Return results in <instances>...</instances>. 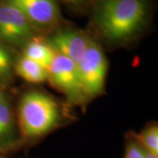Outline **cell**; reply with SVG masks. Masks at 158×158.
Segmentation results:
<instances>
[{"label":"cell","mask_w":158,"mask_h":158,"mask_svg":"<svg viewBox=\"0 0 158 158\" xmlns=\"http://www.w3.org/2000/svg\"><path fill=\"white\" fill-rule=\"evenodd\" d=\"M18 118L24 138L40 137L56 126L60 118L59 106L54 98L44 92L27 91L19 100Z\"/></svg>","instance_id":"obj_2"},{"label":"cell","mask_w":158,"mask_h":158,"mask_svg":"<svg viewBox=\"0 0 158 158\" xmlns=\"http://www.w3.org/2000/svg\"><path fill=\"white\" fill-rule=\"evenodd\" d=\"M135 138L146 150L158 156V128L156 125L148 126Z\"/></svg>","instance_id":"obj_11"},{"label":"cell","mask_w":158,"mask_h":158,"mask_svg":"<svg viewBox=\"0 0 158 158\" xmlns=\"http://www.w3.org/2000/svg\"><path fill=\"white\" fill-rule=\"evenodd\" d=\"M55 55L56 51L48 43L37 39H33L30 40L25 45L23 56L28 58L48 69Z\"/></svg>","instance_id":"obj_8"},{"label":"cell","mask_w":158,"mask_h":158,"mask_svg":"<svg viewBox=\"0 0 158 158\" xmlns=\"http://www.w3.org/2000/svg\"><path fill=\"white\" fill-rule=\"evenodd\" d=\"M77 65L86 98L101 94L107 72V62L101 48L90 40L84 56Z\"/></svg>","instance_id":"obj_3"},{"label":"cell","mask_w":158,"mask_h":158,"mask_svg":"<svg viewBox=\"0 0 158 158\" xmlns=\"http://www.w3.org/2000/svg\"><path fill=\"white\" fill-rule=\"evenodd\" d=\"M33 34L31 23L15 6L0 5V38L13 45L27 44Z\"/></svg>","instance_id":"obj_5"},{"label":"cell","mask_w":158,"mask_h":158,"mask_svg":"<svg viewBox=\"0 0 158 158\" xmlns=\"http://www.w3.org/2000/svg\"><path fill=\"white\" fill-rule=\"evenodd\" d=\"M125 158H144V148L135 137L127 141L126 145Z\"/></svg>","instance_id":"obj_13"},{"label":"cell","mask_w":158,"mask_h":158,"mask_svg":"<svg viewBox=\"0 0 158 158\" xmlns=\"http://www.w3.org/2000/svg\"><path fill=\"white\" fill-rule=\"evenodd\" d=\"M12 71V61L10 54L0 44V78H10Z\"/></svg>","instance_id":"obj_12"},{"label":"cell","mask_w":158,"mask_h":158,"mask_svg":"<svg viewBox=\"0 0 158 158\" xmlns=\"http://www.w3.org/2000/svg\"><path fill=\"white\" fill-rule=\"evenodd\" d=\"M146 0H102L96 11V22L103 35L121 42L135 35L147 17Z\"/></svg>","instance_id":"obj_1"},{"label":"cell","mask_w":158,"mask_h":158,"mask_svg":"<svg viewBox=\"0 0 158 158\" xmlns=\"http://www.w3.org/2000/svg\"><path fill=\"white\" fill-rule=\"evenodd\" d=\"M76 1H78V0H76Z\"/></svg>","instance_id":"obj_17"},{"label":"cell","mask_w":158,"mask_h":158,"mask_svg":"<svg viewBox=\"0 0 158 158\" xmlns=\"http://www.w3.org/2000/svg\"><path fill=\"white\" fill-rule=\"evenodd\" d=\"M16 73L27 82L39 84L48 80V69L25 56H21L15 64Z\"/></svg>","instance_id":"obj_10"},{"label":"cell","mask_w":158,"mask_h":158,"mask_svg":"<svg viewBox=\"0 0 158 158\" xmlns=\"http://www.w3.org/2000/svg\"><path fill=\"white\" fill-rule=\"evenodd\" d=\"M48 80L73 104H80L86 98L77 65L68 57L56 53L48 69Z\"/></svg>","instance_id":"obj_4"},{"label":"cell","mask_w":158,"mask_h":158,"mask_svg":"<svg viewBox=\"0 0 158 158\" xmlns=\"http://www.w3.org/2000/svg\"><path fill=\"white\" fill-rule=\"evenodd\" d=\"M0 158H6L4 156H2V155H0Z\"/></svg>","instance_id":"obj_15"},{"label":"cell","mask_w":158,"mask_h":158,"mask_svg":"<svg viewBox=\"0 0 158 158\" xmlns=\"http://www.w3.org/2000/svg\"><path fill=\"white\" fill-rule=\"evenodd\" d=\"M1 91H2V90H0V93H1Z\"/></svg>","instance_id":"obj_16"},{"label":"cell","mask_w":158,"mask_h":158,"mask_svg":"<svg viewBox=\"0 0 158 158\" xmlns=\"http://www.w3.org/2000/svg\"><path fill=\"white\" fill-rule=\"evenodd\" d=\"M90 39L77 31H62L53 35L48 40V45L56 53L68 57L77 64L85 55Z\"/></svg>","instance_id":"obj_7"},{"label":"cell","mask_w":158,"mask_h":158,"mask_svg":"<svg viewBox=\"0 0 158 158\" xmlns=\"http://www.w3.org/2000/svg\"><path fill=\"white\" fill-rule=\"evenodd\" d=\"M144 158H158V156L150 151H148L144 148Z\"/></svg>","instance_id":"obj_14"},{"label":"cell","mask_w":158,"mask_h":158,"mask_svg":"<svg viewBox=\"0 0 158 158\" xmlns=\"http://www.w3.org/2000/svg\"><path fill=\"white\" fill-rule=\"evenodd\" d=\"M14 134V118L8 97L0 93V147L6 146Z\"/></svg>","instance_id":"obj_9"},{"label":"cell","mask_w":158,"mask_h":158,"mask_svg":"<svg viewBox=\"0 0 158 158\" xmlns=\"http://www.w3.org/2000/svg\"><path fill=\"white\" fill-rule=\"evenodd\" d=\"M7 3L18 8L30 23L48 26L59 18V8L56 0H8Z\"/></svg>","instance_id":"obj_6"}]
</instances>
